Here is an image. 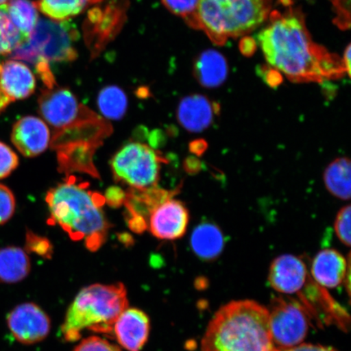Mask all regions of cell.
<instances>
[{"instance_id":"1","label":"cell","mask_w":351,"mask_h":351,"mask_svg":"<svg viewBox=\"0 0 351 351\" xmlns=\"http://www.w3.org/2000/svg\"><path fill=\"white\" fill-rule=\"evenodd\" d=\"M267 20L258 43L267 63L289 81L322 82L350 76L341 57L313 41L300 8L271 11Z\"/></svg>"},{"instance_id":"2","label":"cell","mask_w":351,"mask_h":351,"mask_svg":"<svg viewBox=\"0 0 351 351\" xmlns=\"http://www.w3.org/2000/svg\"><path fill=\"white\" fill-rule=\"evenodd\" d=\"M69 177L47 192L51 225H58L73 241H84L87 249L97 252L107 240L111 225L102 209L104 196Z\"/></svg>"},{"instance_id":"3","label":"cell","mask_w":351,"mask_h":351,"mask_svg":"<svg viewBox=\"0 0 351 351\" xmlns=\"http://www.w3.org/2000/svg\"><path fill=\"white\" fill-rule=\"evenodd\" d=\"M271 339L269 310L252 300L219 308L202 339L201 351H278Z\"/></svg>"},{"instance_id":"4","label":"cell","mask_w":351,"mask_h":351,"mask_svg":"<svg viewBox=\"0 0 351 351\" xmlns=\"http://www.w3.org/2000/svg\"><path fill=\"white\" fill-rule=\"evenodd\" d=\"M129 306L125 285L95 284L82 289L65 315L61 332L66 341L82 339L84 330L113 337V326Z\"/></svg>"},{"instance_id":"5","label":"cell","mask_w":351,"mask_h":351,"mask_svg":"<svg viewBox=\"0 0 351 351\" xmlns=\"http://www.w3.org/2000/svg\"><path fill=\"white\" fill-rule=\"evenodd\" d=\"M112 133L111 124L88 108L73 124L53 131L50 146L56 152L60 172L68 177L81 173L100 178L94 165L95 153Z\"/></svg>"},{"instance_id":"6","label":"cell","mask_w":351,"mask_h":351,"mask_svg":"<svg viewBox=\"0 0 351 351\" xmlns=\"http://www.w3.org/2000/svg\"><path fill=\"white\" fill-rule=\"evenodd\" d=\"M273 0H199L197 29L223 46L230 38L245 36L269 19Z\"/></svg>"},{"instance_id":"7","label":"cell","mask_w":351,"mask_h":351,"mask_svg":"<svg viewBox=\"0 0 351 351\" xmlns=\"http://www.w3.org/2000/svg\"><path fill=\"white\" fill-rule=\"evenodd\" d=\"M78 32L68 21L38 20L29 40L11 52L12 58L41 62H69L77 59Z\"/></svg>"},{"instance_id":"8","label":"cell","mask_w":351,"mask_h":351,"mask_svg":"<svg viewBox=\"0 0 351 351\" xmlns=\"http://www.w3.org/2000/svg\"><path fill=\"white\" fill-rule=\"evenodd\" d=\"M163 161L150 146L130 143L112 157L111 168L116 182L126 184L132 189L145 190L157 186Z\"/></svg>"},{"instance_id":"9","label":"cell","mask_w":351,"mask_h":351,"mask_svg":"<svg viewBox=\"0 0 351 351\" xmlns=\"http://www.w3.org/2000/svg\"><path fill=\"white\" fill-rule=\"evenodd\" d=\"M267 310L271 339L278 349L293 348L305 339L308 332L309 315L300 301L275 298Z\"/></svg>"},{"instance_id":"10","label":"cell","mask_w":351,"mask_h":351,"mask_svg":"<svg viewBox=\"0 0 351 351\" xmlns=\"http://www.w3.org/2000/svg\"><path fill=\"white\" fill-rule=\"evenodd\" d=\"M86 108L66 88H46L38 99L39 113L53 131L73 124L81 117Z\"/></svg>"},{"instance_id":"11","label":"cell","mask_w":351,"mask_h":351,"mask_svg":"<svg viewBox=\"0 0 351 351\" xmlns=\"http://www.w3.org/2000/svg\"><path fill=\"white\" fill-rule=\"evenodd\" d=\"M8 327L14 339L24 345L38 343L49 335L51 322L40 306L25 302L13 308L7 317Z\"/></svg>"},{"instance_id":"12","label":"cell","mask_w":351,"mask_h":351,"mask_svg":"<svg viewBox=\"0 0 351 351\" xmlns=\"http://www.w3.org/2000/svg\"><path fill=\"white\" fill-rule=\"evenodd\" d=\"M153 236L160 240H176L186 234L190 215L186 206L169 199L153 210L148 219Z\"/></svg>"},{"instance_id":"13","label":"cell","mask_w":351,"mask_h":351,"mask_svg":"<svg viewBox=\"0 0 351 351\" xmlns=\"http://www.w3.org/2000/svg\"><path fill=\"white\" fill-rule=\"evenodd\" d=\"M11 140L21 155L36 157L49 147V127L40 118L32 116L22 117L12 127Z\"/></svg>"},{"instance_id":"14","label":"cell","mask_w":351,"mask_h":351,"mask_svg":"<svg viewBox=\"0 0 351 351\" xmlns=\"http://www.w3.org/2000/svg\"><path fill=\"white\" fill-rule=\"evenodd\" d=\"M309 276L301 258L292 254H282L271 263L269 280L276 291L293 295L304 289Z\"/></svg>"},{"instance_id":"15","label":"cell","mask_w":351,"mask_h":351,"mask_svg":"<svg viewBox=\"0 0 351 351\" xmlns=\"http://www.w3.org/2000/svg\"><path fill=\"white\" fill-rule=\"evenodd\" d=\"M149 333L150 322L147 315L137 308L127 307L113 326V337L128 351L141 350L148 340Z\"/></svg>"},{"instance_id":"16","label":"cell","mask_w":351,"mask_h":351,"mask_svg":"<svg viewBox=\"0 0 351 351\" xmlns=\"http://www.w3.org/2000/svg\"><path fill=\"white\" fill-rule=\"evenodd\" d=\"M0 88L12 103L32 96L36 88V79L24 63L13 60L2 61L0 62Z\"/></svg>"},{"instance_id":"17","label":"cell","mask_w":351,"mask_h":351,"mask_svg":"<svg viewBox=\"0 0 351 351\" xmlns=\"http://www.w3.org/2000/svg\"><path fill=\"white\" fill-rule=\"evenodd\" d=\"M217 107V104L204 95H189L178 105V120L187 131L199 133L213 124L215 115L218 112Z\"/></svg>"},{"instance_id":"18","label":"cell","mask_w":351,"mask_h":351,"mask_svg":"<svg viewBox=\"0 0 351 351\" xmlns=\"http://www.w3.org/2000/svg\"><path fill=\"white\" fill-rule=\"evenodd\" d=\"M350 270V260L332 249L319 252L311 265V275L320 287L336 288L346 280Z\"/></svg>"},{"instance_id":"19","label":"cell","mask_w":351,"mask_h":351,"mask_svg":"<svg viewBox=\"0 0 351 351\" xmlns=\"http://www.w3.org/2000/svg\"><path fill=\"white\" fill-rule=\"evenodd\" d=\"M176 191H169L153 186L145 190L130 188L126 192L124 205L127 208V215L142 217L148 221L150 215L157 207L165 201L172 199Z\"/></svg>"},{"instance_id":"20","label":"cell","mask_w":351,"mask_h":351,"mask_svg":"<svg viewBox=\"0 0 351 351\" xmlns=\"http://www.w3.org/2000/svg\"><path fill=\"white\" fill-rule=\"evenodd\" d=\"M191 245L196 256L204 261H213L223 252L225 239L219 228L213 223L204 222L193 231Z\"/></svg>"},{"instance_id":"21","label":"cell","mask_w":351,"mask_h":351,"mask_svg":"<svg viewBox=\"0 0 351 351\" xmlns=\"http://www.w3.org/2000/svg\"><path fill=\"white\" fill-rule=\"evenodd\" d=\"M195 76L202 86L208 88L223 84L228 75L227 61L221 53L214 50L203 52L195 63Z\"/></svg>"},{"instance_id":"22","label":"cell","mask_w":351,"mask_h":351,"mask_svg":"<svg viewBox=\"0 0 351 351\" xmlns=\"http://www.w3.org/2000/svg\"><path fill=\"white\" fill-rule=\"evenodd\" d=\"M32 265L28 253L17 247L0 248V282L15 284L29 274Z\"/></svg>"},{"instance_id":"23","label":"cell","mask_w":351,"mask_h":351,"mask_svg":"<svg viewBox=\"0 0 351 351\" xmlns=\"http://www.w3.org/2000/svg\"><path fill=\"white\" fill-rule=\"evenodd\" d=\"M350 161L345 157L332 161L324 174L327 190L342 200H348L350 197Z\"/></svg>"},{"instance_id":"24","label":"cell","mask_w":351,"mask_h":351,"mask_svg":"<svg viewBox=\"0 0 351 351\" xmlns=\"http://www.w3.org/2000/svg\"><path fill=\"white\" fill-rule=\"evenodd\" d=\"M99 0H37V10L55 21H68Z\"/></svg>"},{"instance_id":"25","label":"cell","mask_w":351,"mask_h":351,"mask_svg":"<svg viewBox=\"0 0 351 351\" xmlns=\"http://www.w3.org/2000/svg\"><path fill=\"white\" fill-rule=\"evenodd\" d=\"M98 108L105 119L121 120L128 108V99L120 87L108 86L99 92Z\"/></svg>"},{"instance_id":"26","label":"cell","mask_w":351,"mask_h":351,"mask_svg":"<svg viewBox=\"0 0 351 351\" xmlns=\"http://www.w3.org/2000/svg\"><path fill=\"white\" fill-rule=\"evenodd\" d=\"M8 8L13 23L29 38L39 20L34 3L29 0H10Z\"/></svg>"},{"instance_id":"27","label":"cell","mask_w":351,"mask_h":351,"mask_svg":"<svg viewBox=\"0 0 351 351\" xmlns=\"http://www.w3.org/2000/svg\"><path fill=\"white\" fill-rule=\"evenodd\" d=\"M0 37L11 52L29 40V37L21 32L11 19L8 3L0 4Z\"/></svg>"},{"instance_id":"28","label":"cell","mask_w":351,"mask_h":351,"mask_svg":"<svg viewBox=\"0 0 351 351\" xmlns=\"http://www.w3.org/2000/svg\"><path fill=\"white\" fill-rule=\"evenodd\" d=\"M199 0H162L164 5L176 16L182 17L189 26L197 29L196 13Z\"/></svg>"},{"instance_id":"29","label":"cell","mask_w":351,"mask_h":351,"mask_svg":"<svg viewBox=\"0 0 351 351\" xmlns=\"http://www.w3.org/2000/svg\"><path fill=\"white\" fill-rule=\"evenodd\" d=\"M25 252L51 260L53 254V247L47 238L28 230L25 235Z\"/></svg>"},{"instance_id":"30","label":"cell","mask_w":351,"mask_h":351,"mask_svg":"<svg viewBox=\"0 0 351 351\" xmlns=\"http://www.w3.org/2000/svg\"><path fill=\"white\" fill-rule=\"evenodd\" d=\"M19 165V159L14 151L0 142V179L6 178Z\"/></svg>"},{"instance_id":"31","label":"cell","mask_w":351,"mask_h":351,"mask_svg":"<svg viewBox=\"0 0 351 351\" xmlns=\"http://www.w3.org/2000/svg\"><path fill=\"white\" fill-rule=\"evenodd\" d=\"M350 206H346L339 210L335 219V228L337 238L346 247L350 245Z\"/></svg>"},{"instance_id":"32","label":"cell","mask_w":351,"mask_h":351,"mask_svg":"<svg viewBox=\"0 0 351 351\" xmlns=\"http://www.w3.org/2000/svg\"><path fill=\"white\" fill-rule=\"evenodd\" d=\"M16 199L12 191L0 184V226L7 223L14 215Z\"/></svg>"},{"instance_id":"33","label":"cell","mask_w":351,"mask_h":351,"mask_svg":"<svg viewBox=\"0 0 351 351\" xmlns=\"http://www.w3.org/2000/svg\"><path fill=\"white\" fill-rule=\"evenodd\" d=\"M73 351H121L119 346L99 337H90L83 339Z\"/></svg>"},{"instance_id":"34","label":"cell","mask_w":351,"mask_h":351,"mask_svg":"<svg viewBox=\"0 0 351 351\" xmlns=\"http://www.w3.org/2000/svg\"><path fill=\"white\" fill-rule=\"evenodd\" d=\"M335 8L337 25L342 29L349 28L350 25V0H330Z\"/></svg>"},{"instance_id":"35","label":"cell","mask_w":351,"mask_h":351,"mask_svg":"<svg viewBox=\"0 0 351 351\" xmlns=\"http://www.w3.org/2000/svg\"><path fill=\"white\" fill-rule=\"evenodd\" d=\"M105 203L110 207L118 208L124 205L126 199V192L118 186H111L108 189L104 195Z\"/></svg>"},{"instance_id":"36","label":"cell","mask_w":351,"mask_h":351,"mask_svg":"<svg viewBox=\"0 0 351 351\" xmlns=\"http://www.w3.org/2000/svg\"><path fill=\"white\" fill-rule=\"evenodd\" d=\"M130 229L137 234H142L148 228V221L142 217L128 215L126 217Z\"/></svg>"},{"instance_id":"37","label":"cell","mask_w":351,"mask_h":351,"mask_svg":"<svg viewBox=\"0 0 351 351\" xmlns=\"http://www.w3.org/2000/svg\"><path fill=\"white\" fill-rule=\"evenodd\" d=\"M278 351H337L332 348L313 344H304L293 346L291 348L278 349Z\"/></svg>"},{"instance_id":"38","label":"cell","mask_w":351,"mask_h":351,"mask_svg":"<svg viewBox=\"0 0 351 351\" xmlns=\"http://www.w3.org/2000/svg\"><path fill=\"white\" fill-rule=\"evenodd\" d=\"M11 103L12 101L4 95L1 88H0V112L4 111Z\"/></svg>"},{"instance_id":"39","label":"cell","mask_w":351,"mask_h":351,"mask_svg":"<svg viewBox=\"0 0 351 351\" xmlns=\"http://www.w3.org/2000/svg\"><path fill=\"white\" fill-rule=\"evenodd\" d=\"M342 61H343V64L346 70H348V73H350V45H348L346 47L345 51L344 56L342 57Z\"/></svg>"},{"instance_id":"40","label":"cell","mask_w":351,"mask_h":351,"mask_svg":"<svg viewBox=\"0 0 351 351\" xmlns=\"http://www.w3.org/2000/svg\"><path fill=\"white\" fill-rule=\"evenodd\" d=\"M11 53L10 48L3 42L1 37H0V55H6Z\"/></svg>"},{"instance_id":"41","label":"cell","mask_w":351,"mask_h":351,"mask_svg":"<svg viewBox=\"0 0 351 351\" xmlns=\"http://www.w3.org/2000/svg\"><path fill=\"white\" fill-rule=\"evenodd\" d=\"M120 241L125 244H131L133 243V238L128 234H122L119 236Z\"/></svg>"},{"instance_id":"42","label":"cell","mask_w":351,"mask_h":351,"mask_svg":"<svg viewBox=\"0 0 351 351\" xmlns=\"http://www.w3.org/2000/svg\"><path fill=\"white\" fill-rule=\"evenodd\" d=\"M10 0H0V4L8 3Z\"/></svg>"}]
</instances>
